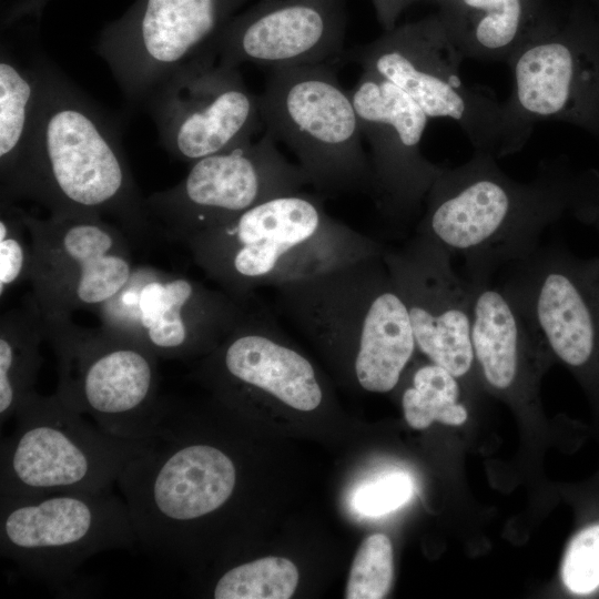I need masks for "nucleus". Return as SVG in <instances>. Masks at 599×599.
I'll list each match as a JSON object with an SVG mask.
<instances>
[{"label": "nucleus", "mask_w": 599, "mask_h": 599, "mask_svg": "<svg viewBox=\"0 0 599 599\" xmlns=\"http://www.w3.org/2000/svg\"><path fill=\"white\" fill-rule=\"evenodd\" d=\"M496 160L475 151L461 165L443 166L416 226L460 255L470 281L493 280L536 252L546 230L561 219L595 223L599 215L596 170H577L559 156L544 160L532 179L518 181Z\"/></svg>", "instance_id": "1"}, {"label": "nucleus", "mask_w": 599, "mask_h": 599, "mask_svg": "<svg viewBox=\"0 0 599 599\" xmlns=\"http://www.w3.org/2000/svg\"><path fill=\"white\" fill-rule=\"evenodd\" d=\"M34 130L10 202L55 216L109 217L133 245L161 237L128 163L116 123L45 58Z\"/></svg>", "instance_id": "2"}, {"label": "nucleus", "mask_w": 599, "mask_h": 599, "mask_svg": "<svg viewBox=\"0 0 599 599\" xmlns=\"http://www.w3.org/2000/svg\"><path fill=\"white\" fill-rule=\"evenodd\" d=\"M182 243L219 288L245 304L260 287L275 288L385 251L333 217L322 195L303 191L266 200Z\"/></svg>", "instance_id": "3"}, {"label": "nucleus", "mask_w": 599, "mask_h": 599, "mask_svg": "<svg viewBox=\"0 0 599 599\" xmlns=\"http://www.w3.org/2000/svg\"><path fill=\"white\" fill-rule=\"evenodd\" d=\"M383 254L275 287L282 314L325 352L348 358L355 382L372 393L393 390L417 349Z\"/></svg>", "instance_id": "4"}, {"label": "nucleus", "mask_w": 599, "mask_h": 599, "mask_svg": "<svg viewBox=\"0 0 599 599\" xmlns=\"http://www.w3.org/2000/svg\"><path fill=\"white\" fill-rule=\"evenodd\" d=\"M348 58L410 95L428 118L455 121L475 151L499 159L522 149L532 126L516 118L486 89L468 85L464 60L444 22L394 28L355 48Z\"/></svg>", "instance_id": "5"}, {"label": "nucleus", "mask_w": 599, "mask_h": 599, "mask_svg": "<svg viewBox=\"0 0 599 599\" xmlns=\"http://www.w3.org/2000/svg\"><path fill=\"white\" fill-rule=\"evenodd\" d=\"M333 67L271 69L258 95L263 126L293 152L319 195L370 194L372 169L359 120Z\"/></svg>", "instance_id": "6"}, {"label": "nucleus", "mask_w": 599, "mask_h": 599, "mask_svg": "<svg viewBox=\"0 0 599 599\" xmlns=\"http://www.w3.org/2000/svg\"><path fill=\"white\" fill-rule=\"evenodd\" d=\"M2 440L0 498L111 489L141 439L112 436L55 393H32Z\"/></svg>", "instance_id": "7"}, {"label": "nucleus", "mask_w": 599, "mask_h": 599, "mask_svg": "<svg viewBox=\"0 0 599 599\" xmlns=\"http://www.w3.org/2000/svg\"><path fill=\"white\" fill-rule=\"evenodd\" d=\"M44 326L57 358L55 394L105 433L143 438L161 398L159 358L101 325L84 327L61 317L44 319Z\"/></svg>", "instance_id": "8"}, {"label": "nucleus", "mask_w": 599, "mask_h": 599, "mask_svg": "<svg viewBox=\"0 0 599 599\" xmlns=\"http://www.w3.org/2000/svg\"><path fill=\"white\" fill-rule=\"evenodd\" d=\"M135 541L128 507L111 489L0 498L2 557L57 589L90 557Z\"/></svg>", "instance_id": "9"}, {"label": "nucleus", "mask_w": 599, "mask_h": 599, "mask_svg": "<svg viewBox=\"0 0 599 599\" xmlns=\"http://www.w3.org/2000/svg\"><path fill=\"white\" fill-rule=\"evenodd\" d=\"M251 303L186 275L141 264L134 265L118 294L93 313L101 326L158 358L186 359L211 353Z\"/></svg>", "instance_id": "10"}, {"label": "nucleus", "mask_w": 599, "mask_h": 599, "mask_svg": "<svg viewBox=\"0 0 599 599\" xmlns=\"http://www.w3.org/2000/svg\"><path fill=\"white\" fill-rule=\"evenodd\" d=\"M276 143L265 131L256 141L191 163L177 184L145 197L161 237L182 243L266 200L302 191V170Z\"/></svg>", "instance_id": "11"}, {"label": "nucleus", "mask_w": 599, "mask_h": 599, "mask_svg": "<svg viewBox=\"0 0 599 599\" xmlns=\"http://www.w3.org/2000/svg\"><path fill=\"white\" fill-rule=\"evenodd\" d=\"M32 244L29 293L44 319L94 312L125 285L134 264L126 233L99 216L37 217L24 211Z\"/></svg>", "instance_id": "12"}, {"label": "nucleus", "mask_w": 599, "mask_h": 599, "mask_svg": "<svg viewBox=\"0 0 599 599\" xmlns=\"http://www.w3.org/2000/svg\"><path fill=\"white\" fill-rule=\"evenodd\" d=\"M250 0H136L100 33L95 50L126 101L143 105L196 58Z\"/></svg>", "instance_id": "13"}, {"label": "nucleus", "mask_w": 599, "mask_h": 599, "mask_svg": "<svg viewBox=\"0 0 599 599\" xmlns=\"http://www.w3.org/2000/svg\"><path fill=\"white\" fill-rule=\"evenodd\" d=\"M143 106L163 149L190 164L251 141L264 128L258 97L238 69L205 52L161 83Z\"/></svg>", "instance_id": "14"}, {"label": "nucleus", "mask_w": 599, "mask_h": 599, "mask_svg": "<svg viewBox=\"0 0 599 599\" xmlns=\"http://www.w3.org/2000/svg\"><path fill=\"white\" fill-rule=\"evenodd\" d=\"M596 270V258H578L560 246H540L498 272L497 285L544 346L576 369L599 357Z\"/></svg>", "instance_id": "15"}, {"label": "nucleus", "mask_w": 599, "mask_h": 599, "mask_svg": "<svg viewBox=\"0 0 599 599\" xmlns=\"http://www.w3.org/2000/svg\"><path fill=\"white\" fill-rule=\"evenodd\" d=\"M349 93L370 150L369 195L387 221L405 224L419 213L444 166L420 150L429 118L404 90L369 71Z\"/></svg>", "instance_id": "16"}, {"label": "nucleus", "mask_w": 599, "mask_h": 599, "mask_svg": "<svg viewBox=\"0 0 599 599\" xmlns=\"http://www.w3.org/2000/svg\"><path fill=\"white\" fill-rule=\"evenodd\" d=\"M507 63L505 103L516 118L568 123L599 140V26L541 29Z\"/></svg>", "instance_id": "17"}, {"label": "nucleus", "mask_w": 599, "mask_h": 599, "mask_svg": "<svg viewBox=\"0 0 599 599\" xmlns=\"http://www.w3.org/2000/svg\"><path fill=\"white\" fill-rule=\"evenodd\" d=\"M454 254L426 233L386 248L385 264L405 303L416 347L428 361L460 378L474 363L471 323L474 292L453 267Z\"/></svg>", "instance_id": "18"}, {"label": "nucleus", "mask_w": 599, "mask_h": 599, "mask_svg": "<svg viewBox=\"0 0 599 599\" xmlns=\"http://www.w3.org/2000/svg\"><path fill=\"white\" fill-rule=\"evenodd\" d=\"M346 0H257L233 17L203 52L237 68L331 64L343 58Z\"/></svg>", "instance_id": "19"}, {"label": "nucleus", "mask_w": 599, "mask_h": 599, "mask_svg": "<svg viewBox=\"0 0 599 599\" xmlns=\"http://www.w3.org/2000/svg\"><path fill=\"white\" fill-rule=\"evenodd\" d=\"M196 375L227 399L262 394L300 412H313L324 400L314 365L287 341L271 313L253 303L205 355Z\"/></svg>", "instance_id": "20"}, {"label": "nucleus", "mask_w": 599, "mask_h": 599, "mask_svg": "<svg viewBox=\"0 0 599 599\" xmlns=\"http://www.w3.org/2000/svg\"><path fill=\"white\" fill-rule=\"evenodd\" d=\"M0 200L9 201L31 143L41 90L40 57L26 65L1 49Z\"/></svg>", "instance_id": "21"}, {"label": "nucleus", "mask_w": 599, "mask_h": 599, "mask_svg": "<svg viewBox=\"0 0 599 599\" xmlns=\"http://www.w3.org/2000/svg\"><path fill=\"white\" fill-rule=\"evenodd\" d=\"M44 319L28 293L19 307L0 317V423L13 419L20 405L35 392L42 365Z\"/></svg>", "instance_id": "22"}, {"label": "nucleus", "mask_w": 599, "mask_h": 599, "mask_svg": "<svg viewBox=\"0 0 599 599\" xmlns=\"http://www.w3.org/2000/svg\"><path fill=\"white\" fill-rule=\"evenodd\" d=\"M463 23L446 27L464 59L507 62L534 35L525 29L522 0H460Z\"/></svg>", "instance_id": "23"}, {"label": "nucleus", "mask_w": 599, "mask_h": 599, "mask_svg": "<svg viewBox=\"0 0 599 599\" xmlns=\"http://www.w3.org/2000/svg\"><path fill=\"white\" fill-rule=\"evenodd\" d=\"M458 377L429 361L412 374L410 385L402 394V406L407 424L414 429H425L432 423L458 426L468 418L460 402Z\"/></svg>", "instance_id": "24"}, {"label": "nucleus", "mask_w": 599, "mask_h": 599, "mask_svg": "<svg viewBox=\"0 0 599 599\" xmlns=\"http://www.w3.org/2000/svg\"><path fill=\"white\" fill-rule=\"evenodd\" d=\"M298 583V570L288 559L264 557L233 566L213 587L215 599H288Z\"/></svg>", "instance_id": "25"}, {"label": "nucleus", "mask_w": 599, "mask_h": 599, "mask_svg": "<svg viewBox=\"0 0 599 599\" xmlns=\"http://www.w3.org/2000/svg\"><path fill=\"white\" fill-rule=\"evenodd\" d=\"M24 210L14 202L0 200V298L18 285L29 282L32 244Z\"/></svg>", "instance_id": "26"}, {"label": "nucleus", "mask_w": 599, "mask_h": 599, "mask_svg": "<svg viewBox=\"0 0 599 599\" xmlns=\"http://www.w3.org/2000/svg\"><path fill=\"white\" fill-rule=\"evenodd\" d=\"M394 576L393 547L384 534L364 539L353 560L345 591L347 599H380Z\"/></svg>", "instance_id": "27"}, {"label": "nucleus", "mask_w": 599, "mask_h": 599, "mask_svg": "<svg viewBox=\"0 0 599 599\" xmlns=\"http://www.w3.org/2000/svg\"><path fill=\"white\" fill-rule=\"evenodd\" d=\"M561 577L573 593L587 595L599 588V525L583 529L571 540Z\"/></svg>", "instance_id": "28"}, {"label": "nucleus", "mask_w": 599, "mask_h": 599, "mask_svg": "<svg viewBox=\"0 0 599 599\" xmlns=\"http://www.w3.org/2000/svg\"><path fill=\"white\" fill-rule=\"evenodd\" d=\"M414 494V483L404 471L386 474L361 486L353 496L354 509L366 517H378L405 505Z\"/></svg>", "instance_id": "29"}, {"label": "nucleus", "mask_w": 599, "mask_h": 599, "mask_svg": "<svg viewBox=\"0 0 599 599\" xmlns=\"http://www.w3.org/2000/svg\"><path fill=\"white\" fill-rule=\"evenodd\" d=\"M379 22L384 27L385 31H389L395 28L394 22L403 0H372Z\"/></svg>", "instance_id": "30"}, {"label": "nucleus", "mask_w": 599, "mask_h": 599, "mask_svg": "<svg viewBox=\"0 0 599 599\" xmlns=\"http://www.w3.org/2000/svg\"><path fill=\"white\" fill-rule=\"evenodd\" d=\"M49 0H20L7 11L4 21L13 22L24 14H39Z\"/></svg>", "instance_id": "31"}, {"label": "nucleus", "mask_w": 599, "mask_h": 599, "mask_svg": "<svg viewBox=\"0 0 599 599\" xmlns=\"http://www.w3.org/2000/svg\"><path fill=\"white\" fill-rule=\"evenodd\" d=\"M596 225H597V229L599 231V215L597 217V220L595 221ZM597 260V270H596V280H597V286H598V291H599V257L596 258Z\"/></svg>", "instance_id": "32"}]
</instances>
